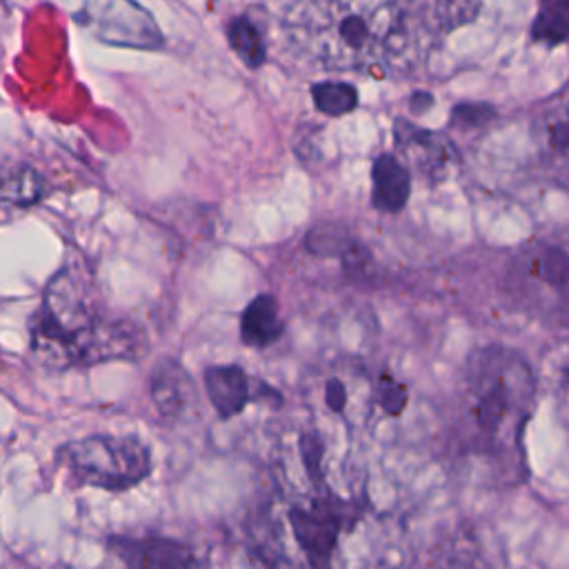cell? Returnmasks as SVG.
<instances>
[{"label": "cell", "instance_id": "obj_17", "mask_svg": "<svg viewBox=\"0 0 569 569\" xmlns=\"http://www.w3.org/2000/svg\"><path fill=\"white\" fill-rule=\"evenodd\" d=\"M322 400L325 405L329 407V411L333 413H347V407H349V387L345 385L342 378L333 376V378H327L325 385H322Z\"/></svg>", "mask_w": 569, "mask_h": 569}, {"label": "cell", "instance_id": "obj_5", "mask_svg": "<svg viewBox=\"0 0 569 569\" xmlns=\"http://www.w3.org/2000/svg\"><path fill=\"white\" fill-rule=\"evenodd\" d=\"M356 522V507L336 493H320L305 507L289 509L293 540L311 569H329L347 525Z\"/></svg>", "mask_w": 569, "mask_h": 569}, {"label": "cell", "instance_id": "obj_7", "mask_svg": "<svg viewBox=\"0 0 569 569\" xmlns=\"http://www.w3.org/2000/svg\"><path fill=\"white\" fill-rule=\"evenodd\" d=\"M522 278L516 289L529 305L549 313H569V251L558 244H547L522 262Z\"/></svg>", "mask_w": 569, "mask_h": 569}, {"label": "cell", "instance_id": "obj_4", "mask_svg": "<svg viewBox=\"0 0 569 569\" xmlns=\"http://www.w3.org/2000/svg\"><path fill=\"white\" fill-rule=\"evenodd\" d=\"M56 458L78 485L104 491H127L151 473V451L136 436H84L58 447Z\"/></svg>", "mask_w": 569, "mask_h": 569}, {"label": "cell", "instance_id": "obj_1", "mask_svg": "<svg viewBox=\"0 0 569 569\" xmlns=\"http://www.w3.org/2000/svg\"><path fill=\"white\" fill-rule=\"evenodd\" d=\"M140 329L98 309L80 273L60 269L44 287L29 318V353L49 371L91 367L107 360L140 358Z\"/></svg>", "mask_w": 569, "mask_h": 569}, {"label": "cell", "instance_id": "obj_10", "mask_svg": "<svg viewBox=\"0 0 569 569\" xmlns=\"http://www.w3.org/2000/svg\"><path fill=\"white\" fill-rule=\"evenodd\" d=\"M204 391L222 420H229L244 411L251 400H260V393H273L264 382L253 380L240 365H213L204 373Z\"/></svg>", "mask_w": 569, "mask_h": 569}, {"label": "cell", "instance_id": "obj_18", "mask_svg": "<svg viewBox=\"0 0 569 569\" xmlns=\"http://www.w3.org/2000/svg\"><path fill=\"white\" fill-rule=\"evenodd\" d=\"M451 116H453L456 122L471 127V124L487 122L489 118L496 116V111H493L491 104H456Z\"/></svg>", "mask_w": 569, "mask_h": 569}, {"label": "cell", "instance_id": "obj_3", "mask_svg": "<svg viewBox=\"0 0 569 569\" xmlns=\"http://www.w3.org/2000/svg\"><path fill=\"white\" fill-rule=\"evenodd\" d=\"M287 33L298 51L331 69L373 64L393 27L389 0H291Z\"/></svg>", "mask_w": 569, "mask_h": 569}, {"label": "cell", "instance_id": "obj_11", "mask_svg": "<svg viewBox=\"0 0 569 569\" xmlns=\"http://www.w3.org/2000/svg\"><path fill=\"white\" fill-rule=\"evenodd\" d=\"M371 182H373L371 202H373L376 209L387 211V213H396L407 204L409 191H411L409 171L393 156L382 153L373 160Z\"/></svg>", "mask_w": 569, "mask_h": 569}, {"label": "cell", "instance_id": "obj_2", "mask_svg": "<svg viewBox=\"0 0 569 569\" xmlns=\"http://www.w3.org/2000/svg\"><path fill=\"white\" fill-rule=\"evenodd\" d=\"M533 398V376L525 360L500 347L480 349L467 365L462 391V453L511 460ZM520 451V449H518Z\"/></svg>", "mask_w": 569, "mask_h": 569}, {"label": "cell", "instance_id": "obj_6", "mask_svg": "<svg viewBox=\"0 0 569 569\" xmlns=\"http://www.w3.org/2000/svg\"><path fill=\"white\" fill-rule=\"evenodd\" d=\"M78 20L111 44L156 49L162 42L153 18L133 0H87Z\"/></svg>", "mask_w": 569, "mask_h": 569}, {"label": "cell", "instance_id": "obj_20", "mask_svg": "<svg viewBox=\"0 0 569 569\" xmlns=\"http://www.w3.org/2000/svg\"><path fill=\"white\" fill-rule=\"evenodd\" d=\"M551 142L558 149H569V122H560L551 129Z\"/></svg>", "mask_w": 569, "mask_h": 569}, {"label": "cell", "instance_id": "obj_12", "mask_svg": "<svg viewBox=\"0 0 569 569\" xmlns=\"http://www.w3.org/2000/svg\"><path fill=\"white\" fill-rule=\"evenodd\" d=\"M284 331L278 300L271 293L256 296L240 316V338L247 347L264 349Z\"/></svg>", "mask_w": 569, "mask_h": 569}, {"label": "cell", "instance_id": "obj_16", "mask_svg": "<svg viewBox=\"0 0 569 569\" xmlns=\"http://www.w3.org/2000/svg\"><path fill=\"white\" fill-rule=\"evenodd\" d=\"M311 96L327 116H345L358 104V91L347 82H318L311 87Z\"/></svg>", "mask_w": 569, "mask_h": 569}, {"label": "cell", "instance_id": "obj_15", "mask_svg": "<svg viewBox=\"0 0 569 569\" xmlns=\"http://www.w3.org/2000/svg\"><path fill=\"white\" fill-rule=\"evenodd\" d=\"M227 38H229V44L233 47V51L238 53V58L244 64H249V67L262 64L264 42H262V36H260V31L253 22H249L247 18H236L227 27Z\"/></svg>", "mask_w": 569, "mask_h": 569}, {"label": "cell", "instance_id": "obj_8", "mask_svg": "<svg viewBox=\"0 0 569 569\" xmlns=\"http://www.w3.org/2000/svg\"><path fill=\"white\" fill-rule=\"evenodd\" d=\"M107 547L118 569H196L198 565L189 545L160 536H113Z\"/></svg>", "mask_w": 569, "mask_h": 569}, {"label": "cell", "instance_id": "obj_9", "mask_svg": "<svg viewBox=\"0 0 569 569\" xmlns=\"http://www.w3.org/2000/svg\"><path fill=\"white\" fill-rule=\"evenodd\" d=\"M149 396L156 411L169 422L187 420L198 407L191 376L173 358H160L149 373Z\"/></svg>", "mask_w": 569, "mask_h": 569}, {"label": "cell", "instance_id": "obj_13", "mask_svg": "<svg viewBox=\"0 0 569 569\" xmlns=\"http://www.w3.org/2000/svg\"><path fill=\"white\" fill-rule=\"evenodd\" d=\"M42 193V178L31 167H9L0 173V198L11 204L29 207L38 202Z\"/></svg>", "mask_w": 569, "mask_h": 569}, {"label": "cell", "instance_id": "obj_14", "mask_svg": "<svg viewBox=\"0 0 569 569\" xmlns=\"http://www.w3.org/2000/svg\"><path fill=\"white\" fill-rule=\"evenodd\" d=\"M533 38L545 44H558L569 38V0H545L533 29Z\"/></svg>", "mask_w": 569, "mask_h": 569}, {"label": "cell", "instance_id": "obj_19", "mask_svg": "<svg viewBox=\"0 0 569 569\" xmlns=\"http://www.w3.org/2000/svg\"><path fill=\"white\" fill-rule=\"evenodd\" d=\"M433 104V96L427 93V91H416L411 98H409V107L413 113H425L429 111Z\"/></svg>", "mask_w": 569, "mask_h": 569}]
</instances>
